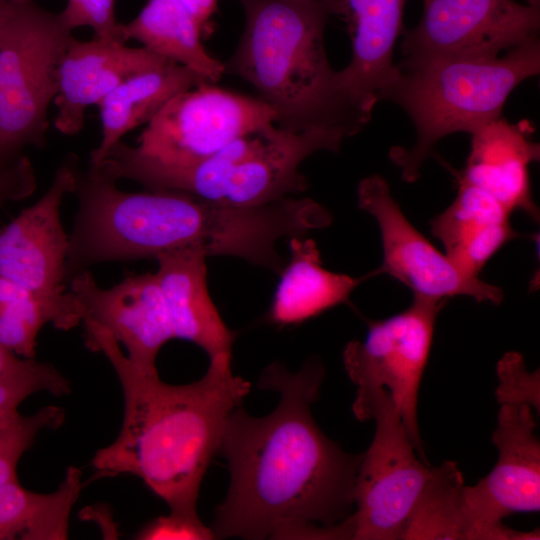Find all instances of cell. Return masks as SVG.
I'll return each instance as SVG.
<instances>
[{
  "mask_svg": "<svg viewBox=\"0 0 540 540\" xmlns=\"http://www.w3.org/2000/svg\"><path fill=\"white\" fill-rule=\"evenodd\" d=\"M323 378L318 360L297 373L273 363L258 386L280 393L275 410L232 412L219 449L230 485L215 509V539H347L343 522L354 511L362 454L347 453L316 424L311 406Z\"/></svg>",
  "mask_w": 540,
  "mask_h": 540,
  "instance_id": "obj_1",
  "label": "cell"
},
{
  "mask_svg": "<svg viewBox=\"0 0 540 540\" xmlns=\"http://www.w3.org/2000/svg\"><path fill=\"white\" fill-rule=\"evenodd\" d=\"M83 324L86 346L107 357L124 394L120 433L94 455V477L135 475L171 512L198 516L201 482L250 383L234 375L231 359L225 358L210 360L198 381L165 383L157 370L133 364L105 328L92 321Z\"/></svg>",
  "mask_w": 540,
  "mask_h": 540,
  "instance_id": "obj_2",
  "label": "cell"
},
{
  "mask_svg": "<svg viewBox=\"0 0 540 540\" xmlns=\"http://www.w3.org/2000/svg\"><path fill=\"white\" fill-rule=\"evenodd\" d=\"M239 1L245 25L225 71L256 89L279 128L360 132L377 99L350 90L329 63L324 30L332 7L319 0Z\"/></svg>",
  "mask_w": 540,
  "mask_h": 540,
  "instance_id": "obj_3",
  "label": "cell"
},
{
  "mask_svg": "<svg viewBox=\"0 0 540 540\" xmlns=\"http://www.w3.org/2000/svg\"><path fill=\"white\" fill-rule=\"evenodd\" d=\"M395 81L379 100L401 106L412 120L410 149L393 147L389 156L405 182L416 181L435 144L455 132L472 134L501 117L512 90L540 72L537 36L495 58L436 57L397 65Z\"/></svg>",
  "mask_w": 540,
  "mask_h": 540,
  "instance_id": "obj_4",
  "label": "cell"
},
{
  "mask_svg": "<svg viewBox=\"0 0 540 540\" xmlns=\"http://www.w3.org/2000/svg\"><path fill=\"white\" fill-rule=\"evenodd\" d=\"M94 165L79 166L74 191L79 200L68 235L69 280L95 264L144 258L201 246L211 231L206 205L181 191L127 192Z\"/></svg>",
  "mask_w": 540,
  "mask_h": 540,
  "instance_id": "obj_5",
  "label": "cell"
},
{
  "mask_svg": "<svg viewBox=\"0 0 540 540\" xmlns=\"http://www.w3.org/2000/svg\"><path fill=\"white\" fill-rule=\"evenodd\" d=\"M73 39L59 13L14 3L0 42V165L44 146L57 67Z\"/></svg>",
  "mask_w": 540,
  "mask_h": 540,
  "instance_id": "obj_6",
  "label": "cell"
},
{
  "mask_svg": "<svg viewBox=\"0 0 540 540\" xmlns=\"http://www.w3.org/2000/svg\"><path fill=\"white\" fill-rule=\"evenodd\" d=\"M352 407L359 420L375 422V433L355 478L350 539H402L434 467L419 457L385 388L357 389Z\"/></svg>",
  "mask_w": 540,
  "mask_h": 540,
  "instance_id": "obj_7",
  "label": "cell"
},
{
  "mask_svg": "<svg viewBox=\"0 0 540 540\" xmlns=\"http://www.w3.org/2000/svg\"><path fill=\"white\" fill-rule=\"evenodd\" d=\"M447 300L414 296L404 311L369 321L364 341H350L343 351L345 370L360 388L382 387L390 394L419 457L418 393L438 314Z\"/></svg>",
  "mask_w": 540,
  "mask_h": 540,
  "instance_id": "obj_8",
  "label": "cell"
},
{
  "mask_svg": "<svg viewBox=\"0 0 540 540\" xmlns=\"http://www.w3.org/2000/svg\"><path fill=\"white\" fill-rule=\"evenodd\" d=\"M275 124L261 99L204 83L171 98L146 124L136 150L154 160L185 164Z\"/></svg>",
  "mask_w": 540,
  "mask_h": 540,
  "instance_id": "obj_9",
  "label": "cell"
},
{
  "mask_svg": "<svg viewBox=\"0 0 540 540\" xmlns=\"http://www.w3.org/2000/svg\"><path fill=\"white\" fill-rule=\"evenodd\" d=\"M536 421L527 404H501L492 442L498 449L495 466L475 485L464 488L472 525V540L539 539L502 520L513 513L540 509V442Z\"/></svg>",
  "mask_w": 540,
  "mask_h": 540,
  "instance_id": "obj_10",
  "label": "cell"
},
{
  "mask_svg": "<svg viewBox=\"0 0 540 540\" xmlns=\"http://www.w3.org/2000/svg\"><path fill=\"white\" fill-rule=\"evenodd\" d=\"M539 27L540 8L514 0H423L418 24L405 33L402 63L495 58L538 36Z\"/></svg>",
  "mask_w": 540,
  "mask_h": 540,
  "instance_id": "obj_11",
  "label": "cell"
},
{
  "mask_svg": "<svg viewBox=\"0 0 540 540\" xmlns=\"http://www.w3.org/2000/svg\"><path fill=\"white\" fill-rule=\"evenodd\" d=\"M357 198L359 208L376 219L381 233L383 260L370 277L389 275L418 297L448 300L461 295L478 302L502 301L501 288L463 274L411 224L380 175L361 180Z\"/></svg>",
  "mask_w": 540,
  "mask_h": 540,
  "instance_id": "obj_12",
  "label": "cell"
},
{
  "mask_svg": "<svg viewBox=\"0 0 540 540\" xmlns=\"http://www.w3.org/2000/svg\"><path fill=\"white\" fill-rule=\"evenodd\" d=\"M78 166L77 157L68 156L45 194L0 231V277L49 300L69 295L68 235L60 208L64 196L74 191Z\"/></svg>",
  "mask_w": 540,
  "mask_h": 540,
  "instance_id": "obj_13",
  "label": "cell"
},
{
  "mask_svg": "<svg viewBox=\"0 0 540 540\" xmlns=\"http://www.w3.org/2000/svg\"><path fill=\"white\" fill-rule=\"evenodd\" d=\"M69 282L81 306V321L105 328L125 346L127 357L136 366L157 370L155 361L161 347L175 335L156 274L128 272L108 289L99 287L88 271Z\"/></svg>",
  "mask_w": 540,
  "mask_h": 540,
  "instance_id": "obj_14",
  "label": "cell"
},
{
  "mask_svg": "<svg viewBox=\"0 0 540 540\" xmlns=\"http://www.w3.org/2000/svg\"><path fill=\"white\" fill-rule=\"evenodd\" d=\"M168 61L144 47L74 38L57 67L55 128L64 135L79 133L90 105H97L130 76Z\"/></svg>",
  "mask_w": 540,
  "mask_h": 540,
  "instance_id": "obj_15",
  "label": "cell"
},
{
  "mask_svg": "<svg viewBox=\"0 0 540 540\" xmlns=\"http://www.w3.org/2000/svg\"><path fill=\"white\" fill-rule=\"evenodd\" d=\"M528 121L510 123L495 119L471 135V150L460 181L471 184L497 200L509 213L523 211L534 220L539 212L533 201L529 166L540 158Z\"/></svg>",
  "mask_w": 540,
  "mask_h": 540,
  "instance_id": "obj_16",
  "label": "cell"
},
{
  "mask_svg": "<svg viewBox=\"0 0 540 540\" xmlns=\"http://www.w3.org/2000/svg\"><path fill=\"white\" fill-rule=\"evenodd\" d=\"M206 254L194 248L160 254L155 273L175 338L190 341L209 356L232 358L236 337L221 318L207 287Z\"/></svg>",
  "mask_w": 540,
  "mask_h": 540,
  "instance_id": "obj_17",
  "label": "cell"
},
{
  "mask_svg": "<svg viewBox=\"0 0 540 540\" xmlns=\"http://www.w3.org/2000/svg\"><path fill=\"white\" fill-rule=\"evenodd\" d=\"M407 0H339L335 13L342 14L352 40L349 64L339 71L353 92L379 99L396 79L398 67L393 50L403 28Z\"/></svg>",
  "mask_w": 540,
  "mask_h": 540,
  "instance_id": "obj_18",
  "label": "cell"
},
{
  "mask_svg": "<svg viewBox=\"0 0 540 540\" xmlns=\"http://www.w3.org/2000/svg\"><path fill=\"white\" fill-rule=\"evenodd\" d=\"M509 213L483 190L459 180L454 201L431 221V232L463 274L478 278L488 260L520 234Z\"/></svg>",
  "mask_w": 540,
  "mask_h": 540,
  "instance_id": "obj_19",
  "label": "cell"
},
{
  "mask_svg": "<svg viewBox=\"0 0 540 540\" xmlns=\"http://www.w3.org/2000/svg\"><path fill=\"white\" fill-rule=\"evenodd\" d=\"M204 83L209 82L173 61L125 79L97 104L102 139L91 152L90 164H99L125 134L147 124L175 95Z\"/></svg>",
  "mask_w": 540,
  "mask_h": 540,
  "instance_id": "obj_20",
  "label": "cell"
},
{
  "mask_svg": "<svg viewBox=\"0 0 540 540\" xmlns=\"http://www.w3.org/2000/svg\"><path fill=\"white\" fill-rule=\"evenodd\" d=\"M290 239L291 259L281 271L269 318L278 325H293L348 301L365 277H352L322 267L312 239Z\"/></svg>",
  "mask_w": 540,
  "mask_h": 540,
  "instance_id": "obj_21",
  "label": "cell"
},
{
  "mask_svg": "<svg viewBox=\"0 0 540 540\" xmlns=\"http://www.w3.org/2000/svg\"><path fill=\"white\" fill-rule=\"evenodd\" d=\"M126 40L135 39L151 52L185 66L209 83L218 82L225 64L203 47L202 28L178 0H148L139 14L122 24Z\"/></svg>",
  "mask_w": 540,
  "mask_h": 540,
  "instance_id": "obj_22",
  "label": "cell"
},
{
  "mask_svg": "<svg viewBox=\"0 0 540 540\" xmlns=\"http://www.w3.org/2000/svg\"><path fill=\"white\" fill-rule=\"evenodd\" d=\"M84 484L70 466L59 488L49 494L25 489L18 480L0 485V540H64L69 516Z\"/></svg>",
  "mask_w": 540,
  "mask_h": 540,
  "instance_id": "obj_23",
  "label": "cell"
},
{
  "mask_svg": "<svg viewBox=\"0 0 540 540\" xmlns=\"http://www.w3.org/2000/svg\"><path fill=\"white\" fill-rule=\"evenodd\" d=\"M464 478L456 462L444 461L422 492L402 539H472L464 498Z\"/></svg>",
  "mask_w": 540,
  "mask_h": 540,
  "instance_id": "obj_24",
  "label": "cell"
},
{
  "mask_svg": "<svg viewBox=\"0 0 540 540\" xmlns=\"http://www.w3.org/2000/svg\"><path fill=\"white\" fill-rule=\"evenodd\" d=\"M47 391L55 396L69 394V381L51 364L21 358L0 372V424L17 418L19 405L30 395Z\"/></svg>",
  "mask_w": 540,
  "mask_h": 540,
  "instance_id": "obj_25",
  "label": "cell"
},
{
  "mask_svg": "<svg viewBox=\"0 0 540 540\" xmlns=\"http://www.w3.org/2000/svg\"><path fill=\"white\" fill-rule=\"evenodd\" d=\"M63 420V409L51 405L33 415L20 414L9 423L0 424V485L17 480V464L39 432L58 428Z\"/></svg>",
  "mask_w": 540,
  "mask_h": 540,
  "instance_id": "obj_26",
  "label": "cell"
},
{
  "mask_svg": "<svg viewBox=\"0 0 540 540\" xmlns=\"http://www.w3.org/2000/svg\"><path fill=\"white\" fill-rule=\"evenodd\" d=\"M59 16L72 31L86 26L94 31V39L120 44L127 41L116 18L115 0H67Z\"/></svg>",
  "mask_w": 540,
  "mask_h": 540,
  "instance_id": "obj_27",
  "label": "cell"
},
{
  "mask_svg": "<svg viewBox=\"0 0 540 540\" xmlns=\"http://www.w3.org/2000/svg\"><path fill=\"white\" fill-rule=\"evenodd\" d=\"M499 380L495 395L500 404H527L539 411V370L528 372L523 356L508 352L497 363Z\"/></svg>",
  "mask_w": 540,
  "mask_h": 540,
  "instance_id": "obj_28",
  "label": "cell"
},
{
  "mask_svg": "<svg viewBox=\"0 0 540 540\" xmlns=\"http://www.w3.org/2000/svg\"><path fill=\"white\" fill-rule=\"evenodd\" d=\"M141 540H210L215 539L211 528L206 527L198 516L170 512L144 526L136 535Z\"/></svg>",
  "mask_w": 540,
  "mask_h": 540,
  "instance_id": "obj_29",
  "label": "cell"
},
{
  "mask_svg": "<svg viewBox=\"0 0 540 540\" xmlns=\"http://www.w3.org/2000/svg\"><path fill=\"white\" fill-rule=\"evenodd\" d=\"M37 187L36 174L30 159L22 156L0 165V210L11 201L31 196Z\"/></svg>",
  "mask_w": 540,
  "mask_h": 540,
  "instance_id": "obj_30",
  "label": "cell"
},
{
  "mask_svg": "<svg viewBox=\"0 0 540 540\" xmlns=\"http://www.w3.org/2000/svg\"><path fill=\"white\" fill-rule=\"evenodd\" d=\"M194 17L199 26L208 22L209 18L215 12L218 0H178Z\"/></svg>",
  "mask_w": 540,
  "mask_h": 540,
  "instance_id": "obj_31",
  "label": "cell"
},
{
  "mask_svg": "<svg viewBox=\"0 0 540 540\" xmlns=\"http://www.w3.org/2000/svg\"><path fill=\"white\" fill-rule=\"evenodd\" d=\"M13 8L14 3L10 0H0V42Z\"/></svg>",
  "mask_w": 540,
  "mask_h": 540,
  "instance_id": "obj_32",
  "label": "cell"
},
{
  "mask_svg": "<svg viewBox=\"0 0 540 540\" xmlns=\"http://www.w3.org/2000/svg\"><path fill=\"white\" fill-rule=\"evenodd\" d=\"M21 358L0 345V372L15 365Z\"/></svg>",
  "mask_w": 540,
  "mask_h": 540,
  "instance_id": "obj_33",
  "label": "cell"
},
{
  "mask_svg": "<svg viewBox=\"0 0 540 540\" xmlns=\"http://www.w3.org/2000/svg\"><path fill=\"white\" fill-rule=\"evenodd\" d=\"M319 1H323L329 4L332 7L333 13H335V9L339 0H319Z\"/></svg>",
  "mask_w": 540,
  "mask_h": 540,
  "instance_id": "obj_34",
  "label": "cell"
},
{
  "mask_svg": "<svg viewBox=\"0 0 540 540\" xmlns=\"http://www.w3.org/2000/svg\"><path fill=\"white\" fill-rule=\"evenodd\" d=\"M528 4L533 7L540 8V0H528Z\"/></svg>",
  "mask_w": 540,
  "mask_h": 540,
  "instance_id": "obj_35",
  "label": "cell"
},
{
  "mask_svg": "<svg viewBox=\"0 0 540 540\" xmlns=\"http://www.w3.org/2000/svg\"><path fill=\"white\" fill-rule=\"evenodd\" d=\"M11 2L13 3H25V2H29V1H33V0H10Z\"/></svg>",
  "mask_w": 540,
  "mask_h": 540,
  "instance_id": "obj_36",
  "label": "cell"
}]
</instances>
